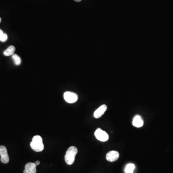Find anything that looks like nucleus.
I'll list each match as a JSON object with an SVG mask.
<instances>
[{
	"label": "nucleus",
	"mask_w": 173,
	"mask_h": 173,
	"mask_svg": "<svg viewBox=\"0 0 173 173\" xmlns=\"http://www.w3.org/2000/svg\"><path fill=\"white\" fill-rule=\"evenodd\" d=\"M78 152V149L75 146H71L67 149L64 156V160L68 165H72L74 163Z\"/></svg>",
	"instance_id": "f257e3e1"
},
{
	"label": "nucleus",
	"mask_w": 173,
	"mask_h": 173,
	"mask_svg": "<svg viewBox=\"0 0 173 173\" xmlns=\"http://www.w3.org/2000/svg\"><path fill=\"white\" fill-rule=\"evenodd\" d=\"M30 147L33 151L36 152H40L43 151L44 146L42 137L39 135L35 136L30 143Z\"/></svg>",
	"instance_id": "f03ea898"
},
{
	"label": "nucleus",
	"mask_w": 173,
	"mask_h": 173,
	"mask_svg": "<svg viewBox=\"0 0 173 173\" xmlns=\"http://www.w3.org/2000/svg\"><path fill=\"white\" fill-rule=\"evenodd\" d=\"M94 135L96 139L101 141H106L109 139V135L107 133L101 128H98L95 132Z\"/></svg>",
	"instance_id": "7ed1b4c3"
},
{
	"label": "nucleus",
	"mask_w": 173,
	"mask_h": 173,
	"mask_svg": "<svg viewBox=\"0 0 173 173\" xmlns=\"http://www.w3.org/2000/svg\"><path fill=\"white\" fill-rule=\"evenodd\" d=\"M64 98L68 103H73L78 101V95L75 93L66 91L64 94Z\"/></svg>",
	"instance_id": "20e7f679"
},
{
	"label": "nucleus",
	"mask_w": 173,
	"mask_h": 173,
	"mask_svg": "<svg viewBox=\"0 0 173 173\" xmlns=\"http://www.w3.org/2000/svg\"><path fill=\"white\" fill-rule=\"evenodd\" d=\"M0 156L1 161L3 164H8L9 162V155L8 154L7 150L5 146H0Z\"/></svg>",
	"instance_id": "39448f33"
},
{
	"label": "nucleus",
	"mask_w": 173,
	"mask_h": 173,
	"mask_svg": "<svg viewBox=\"0 0 173 173\" xmlns=\"http://www.w3.org/2000/svg\"><path fill=\"white\" fill-rule=\"evenodd\" d=\"M119 157V154L118 152L112 151L108 152L106 155V160L110 162H113L118 159Z\"/></svg>",
	"instance_id": "423d86ee"
},
{
	"label": "nucleus",
	"mask_w": 173,
	"mask_h": 173,
	"mask_svg": "<svg viewBox=\"0 0 173 173\" xmlns=\"http://www.w3.org/2000/svg\"><path fill=\"white\" fill-rule=\"evenodd\" d=\"M107 107L106 105H102V106H100L94 112V116L95 118H99L102 117V115L105 113V112L107 110Z\"/></svg>",
	"instance_id": "0eeeda50"
},
{
	"label": "nucleus",
	"mask_w": 173,
	"mask_h": 173,
	"mask_svg": "<svg viewBox=\"0 0 173 173\" xmlns=\"http://www.w3.org/2000/svg\"><path fill=\"white\" fill-rule=\"evenodd\" d=\"M36 164L35 163H28L25 164L24 173H36Z\"/></svg>",
	"instance_id": "6e6552de"
},
{
	"label": "nucleus",
	"mask_w": 173,
	"mask_h": 173,
	"mask_svg": "<svg viewBox=\"0 0 173 173\" xmlns=\"http://www.w3.org/2000/svg\"><path fill=\"white\" fill-rule=\"evenodd\" d=\"M132 124H133V126H134L135 127H141L143 126L144 122H143L141 117L139 115H136V117H135L133 119Z\"/></svg>",
	"instance_id": "1a4fd4ad"
},
{
	"label": "nucleus",
	"mask_w": 173,
	"mask_h": 173,
	"mask_svg": "<svg viewBox=\"0 0 173 173\" xmlns=\"http://www.w3.org/2000/svg\"><path fill=\"white\" fill-rule=\"evenodd\" d=\"M15 47L12 45L9 46L5 51L3 52V54L6 56H9L10 55H13L15 52Z\"/></svg>",
	"instance_id": "9d476101"
},
{
	"label": "nucleus",
	"mask_w": 173,
	"mask_h": 173,
	"mask_svg": "<svg viewBox=\"0 0 173 173\" xmlns=\"http://www.w3.org/2000/svg\"><path fill=\"white\" fill-rule=\"evenodd\" d=\"M135 168V166L133 164H129L126 166L125 167V173H133V171L134 170Z\"/></svg>",
	"instance_id": "9b49d317"
},
{
	"label": "nucleus",
	"mask_w": 173,
	"mask_h": 173,
	"mask_svg": "<svg viewBox=\"0 0 173 173\" xmlns=\"http://www.w3.org/2000/svg\"><path fill=\"white\" fill-rule=\"evenodd\" d=\"M12 58L13 59L15 64L17 66H19L21 64V59L19 56H18L16 54H13V55H12Z\"/></svg>",
	"instance_id": "f8f14e48"
},
{
	"label": "nucleus",
	"mask_w": 173,
	"mask_h": 173,
	"mask_svg": "<svg viewBox=\"0 0 173 173\" xmlns=\"http://www.w3.org/2000/svg\"><path fill=\"white\" fill-rule=\"evenodd\" d=\"M7 35L5 33H3V34L0 36V41L2 42H5L7 40Z\"/></svg>",
	"instance_id": "ddd939ff"
},
{
	"label": "nucleus",
	"mask_w": 173,
	"mask_h": 173,
	"mask_svg": "<svg viewBox=\"0 0 173 173\" xmlns=\"http://www.w3.org/2000/svg\"><path fill=\"white\" fill-rule=\"evenodd\" d=\"M35 164H36V166H39V164H40V162L39 161H37L35 163Z\"/></svg>",
	"instance_id": "4468645a"
},
{
	"label": "nucleus",
	"mask_w": 173,
	"mask_h": 173,
	"mask_svg": "<svg viewBox=\"0 0 173 173\" xmlns=\"http://www.w3.org/2000/svg\"><path fill=\"white\" fill-rule=\"evenodd\" d=\"M3 30H1V29H0V36H1V35L3 34Z\"/></svg>",
	"instance_id": "2eb2a0df"
},
{
	"label": "nucleus",
	"mask_w": 173,
	"mask_h": 173,
	"mask_svg": "<svg viewBox=\"0 0 173 173\" xmlns=\"http://www.w3.org/2000/svg\"><path fill=\"white\" fill-rule=\"evenodd\" d=\"M74 1H76V2H80V1H81L82 0H74Z\"/></svg>",
	"instance_id": "dca6fc26"
},
{
	"label": "nucleus",
	"mask_w": 173,
	"mask_h": 173,
	"mask_svg": "<svg viewBox=\"0 0 173 173\" xmlns=\"http://www.w3.org/2000/svg\"><path fill=\"white\" fill-rule=\"evenodd\" d=\"M1 21H2V19L1 18H0V23L1 22Z\"/></svg>",
	"instance_id": "f3484780"
}]
</instances>
